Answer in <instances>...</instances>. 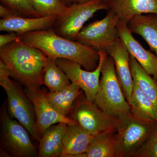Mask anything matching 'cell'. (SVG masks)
Listing matches in <instances>:
<instances>
[{
  "label": "cell",
  "mask_w": 157,
  "mask_h": 157,
  "mask_svg": "<svg viewBox=\"0 0 157 157\" xmlns=\"http://www.w3.org/2000/svg\"><path fill=\"white\" fill-rule=\"evenodd\" d=\"M25 44L38 48L49 57L64 59L78 63L85 70L92 71L98 67L99 51L90 46L57 34L52 27L20 35Z\"/></svg>",
  "instance_id": "6da1fadb"
},
{
  "label": "cell",
  "mask_w": 157,
  "mask_h": 157,
  "mask_svg": "<svg viewBox=\"0 0 157 157\" xmlns=\"http://www.w3.org/2000/svg\"><path fill=\"white\" fill-rule=\"evenodd\" d=\"M47 58L42 51L20 39L0 48V60L9 69L10 77L30 90L41 89Z\"/></svg>",
  "instance_id": "7a4b0ae2"
},
{
  "label": "cell",
  "mask_w": 157,
  "mask_h": 157,
  "mask_svg": "<svg viewBox=\"0 0 157 157\" xmlns=\"http://www.w3.org/2000/svg\"><path fill=\"white\" fill-rule=\"evenodd\" d=\"M10 77L9 69L0 60V85L7 94L9 114L18 121L34 139L39 141L33 104L21 84Z\"/></svg>",
  "instance_id": "3957f363"
},
{
  "label": "cell",
  "mask_w": 157,
  "mask_h": 157,
  "mask_svg": "<svg viewBox=\"0 0 157 157\" xmlns=\"http://www.w3.org/2000/svg\"><path fill=\"white\" fill-rule=\"evenodd\" d=\"M116 119L115 157H133L157 126L156 122L140 120L131 112Z\"/></svg>",
  "instance_id": "277c9868"
},
{
  "label": "cell",
  "mask_w": 157,
  "mask_h": 157,
  "mask_svg": "<svg viewBox=\"0 0 157 157\" xmlns=\"http://www.w3.org/2000/svg\"><path fill=\"white\" fill-rule=\"evenodd\" d=\"M101 76L94 103L107 115L113 118L131 112L116 73L114 62L108 55L101 70Z\"/></svg>",
  "instance_id": "5b68a950"
},
{
  "label": "cell",
  "mask_w": 157,
  "mask_h": 157,
  "mask_svg": "<svg viewBox=\"0 0 157 157\" xmlns=\"http://www.w3.org/2000/svg\"><path fill=\"white\" fill-rule=\"evenodd\" d=\"M1 123L2 152L15 157H33L38 155L29 133L18 121L12 119L5 107L1 112Z\"/></svg>",
  "instance_id": "8992f818"
},
{
  "label": "cell",
  "mask_w": 157,
  "mask_h": 157,
  "mask_svg": "<svg viewBox=\"0 0 157 157\" xmlns=\"http://www.w3.org/2000/svg\"><path fill=\"white\" fill-rule=\"evenodd\" d=\"M103 10L108 11L109 7L99 0L73 4L68 7L66 14L58 16L52 29L59 36L75 41L85 23L96 12Z\"/></svg>",
  "instance_id": "52a82bcc"
},
{
  "label": "cell",
  "mask_w": 157,
  "mask_h": 157,
  "mask_svg": "<svg viewBox=\"0 0 157 157\" xmlns=\"http://www.w3.org/2000/svg\"><path fill=\"white\" fill-rule=\"evenodd\" d=\"M119 20L114 12L108 10L104 18L83 27L75 41L108 54L119 38L117 29Z\"/></svg>",
  "instance_id": "ba28073f"
},
{
  "label": "cell",
  "mask_w": 157,
  "mask_h": 157,
  "mask_svg": "<svg viewBox=\"0 0 157 157\" xmlns=\"http://www.w3.org/2000/svg\"><path fill=\"white\" fill-rule=\"evenodd\" d=\"M68 117L94 136L102 132L116 131V119L106 114L94 102L88 101L83 93L75 101Z\"/></svg>",
  "instance_id": "9c48e42d"
},
{
  "label": "cell",
  "mask_w": 157,
  "mask_h": 157,
  "mask_svg": "<svg viewBox=\"0 0 157 157\" xmlns=\"http://www.w3.org/2000/svg\"><path fill=\"white\" fill-rule=\"evenodd\" d=\"M100 60L97 68L93 71L83 70L78 63L64 59H57L58 66L67 74L72 82L80 87L86 98L90 102H94L98 92L101 70L108 54L103 51H99Z\"/></svg>",
  "instance_id": "30bf717a"
},
{
  "label": "cell",
  "mask_w": 157,
  "mask_h": 157,
  "mask_svg": "<svg viewBox=\"0 0 157 157\" xmlns=\"http://www.w3.org/2000/svg\"><path fill=\"white\" fill-rule=\"evenodd\" d=\"M25 90L33 104L36 117L37 132L40 138L47 129L55 124L61 122L68 125L77 123L59 113L47 100L45 92L43 90L32 91L25 88Z\"/></svg>",
  "instance_id": "8fae6325"
},
{
  "label": "cell",
  "mask_w": 157,
  "mask_h": 157,
  "mask_svg": "<svg viewBox=\"0 0 157 157\" xmlns=\"http://www.w3.org/2000/svg\"><path fill=\"white\" fill-rule=\"evenodd\" d=\"M119 37L131 56L136 59L144 70L157 82V56L146 50L135 39L128 23L119 20L117 25Z\"/></svg>",
  "instance_id": "7c38bea8"
},
{
  "label": "cell",
  "mask_w": 157,
  "mask_h": 157,
  "mask_svg": "<svg viewBox=\"0 0 157 157\" xmlns=\"http://www.w3.org/2000/svg\"><path fill=\"white\" fill-rule=\"evenodd\" d=\"M108 55L113 59L117 76L128 102L133 91L134 80L130 66V54L120 38L109 49Z\"/></svg>",
  "instance_id": "4fadbf2b"
},
{
  "label": "cell",
  "mask_w": 157,
  "mask_h": 157,
  "mask_svg": "<svg viewBox=\"0 0 157 157\" xmlns=\"http://www.w3.org/2000/svg\"><path fill=\"white\" fill-rule=\"evenodd\" d=\"M57 15H48L40 17L13 16L0 20V31L14 32L21 35L29 32L42 30L52 27Z\"/></svg>",
  "instance_id": "5bb4252c"
},
{
  "label": "cell",
  "mask_w": 157,
  "mask_h": 157,
  "mask_svg": "<svg viewBox=\"0 0 157 157\" xmlns=\"http://www.w3.org/2000/svg\"><path fill=\"white\" fill-rule=\"evenodd\" d=\"M108 6L120 20L128 24L141 14L157 15V0H111Z\"/></svg>",
  "instance_id": "9a60e30c"
},
{
  "label": "cell",
  "mask_w": 157,
  "mask_h": 157,
  "mask_svg": "<svg viewBox=\"0 0 157 157\" xmlns=\"http://www.w3.org/2000/svg\"><path fill=\"white\" fill-rule=\"evenodd\" d=\"M94 136L78 123L68 125L63 139L62 157H81L92 143Z\"/></svg>",
  "instance_id": "2e32d148"
},
{
  "label": "cell",
  "mask_w": 157,
  "mask_h": 157,
  "mask_svg": "<svg viewBox=\"0 0 157 157\" xmlns=\"http://www.w3.org/2000/svg\"><path fill=\"white\" fill-rule=\"evenodd\" d=\"M68 124L61 122L49 127L39 140L38 156L39 157H61L63 139Z\"/></svg>",
  "instance_id": "e0dca14e"
},
{
  "label": "cell",
  "mask_w": 157,
  "mask_h": 157,
  "mask_svg": "<svg viewBox=\"0 0 157 157\" xmlns=\"http://www.w3.org/2000/svg\"><path fill=\"white\" fill-rule=\"evenodd\" d=\"M77 85L71 82L59 90L45 92V96L51 105L60 114L68 117L77 98L83 91Z\"/></svg>",
  "instance_id": "ac0fdd59"
},
{
  "label": "cell",
  "mask_w": 157,
  "mask_h": 157,
  "mask_svg": "<svg viewBox=\"0 0 157 157\" xmlns=\"http://www.w3.org/2000/svg\"><path fill=\"white\" fill-rule=\"evenodd\" d=\"M132 33L142 37L157 56V15L143 14L133 18L128 24Z\"/></svg>",
  "instance_id": "d6986e66"
},
{
  "label": "cell",
  "mask_w": 157,
  "mask_h": 157,
  "mask_svg": "<svg viewBox=\"0 0 157 157\" xmlns=\"http://www.w3.org/2000/svg\"><path fill=\"white\" fill-rule=\"evenodd\" d=\"M128 103L131 112L136 117L157 124V112L153 104L134 82L132 96Z\"/></svg>",
  "instance_id": "ffe728a7"
},
{
  "label": "cell",
  "mask_w": 157,
  "mask_h": 157,
  "mask_svg": "<svg viewBox=\"0 0 157 157\" xmlns=\"http://www.w3.org/2000/svg\"><path fill=\"white\" fill-rule=\"evenodd\" d=\"M130 66L134 82L151 101L157 112V82L131 55Z\"/></svg>",
  "instance_id": "44dd1931"
},
{
  "label": "cell",
  "mask_w": 157,
  "mask_h": 157,
  "mask_svg": "<svg viewBox=\"0 0 157 157\" xmlns=\"http://www.w3.org/2000/svg\"><path fill=\"white\" fill-rule=\"evenodd\" d=\"M116 131L102 132L94 136L87 150L81 157H115Z\"/></svg>",
  "instance_id": "7402d4cb"
},
{
  "label": "cell",
  "mask_w": 157,
  "mask_h": 157,
  "mask_svg": "<svg viewBox=\"0 0 157 157\" xmlns=\"http://www.w3.org/2000/svg\"><path fill=\"white\" fill-rule=\"evenodd\" d=\"M56 60L47 56L42 73V84L50 92L59 90L71 83L67 74L57 64Z\"/></svg>",
  "instance_id": "603a6c76"
},
{
  "label": "cell",
  "mask_w": 157,
  "mask_h": 157,
  "mask_svg": "<svg viewBox=\"0 0 157 157\" xmlns=\"http://www.w3.org/2000/svg\"><path fill=\"white\" fill-rule=\"evenodd\" d=\"M33 8L41 16H62L67 13L68 7L61 0H30Z\"/></svg>",
  "instance_id": "cb8c5ba5"
},
{
  "label": "cell",
  "mask_w": 157,
  "mask_h": 157,
  "mask_svg": "<svg viewBox=\"0 0 157 157\" xmlns=\"http://www.w3.org/2000/svg\"><path fill=\"white\" fill-rule=\"evenodd\" d=\"M3 5L20 16L26 17H40L33 8L30 0H1Z\"/></svg>",
  "instance_id": "d4e9b609"
},
{
  "label": "cell",
  "mask_w": 157,
  "mask_h": 157,
  "mask_svg": "<svg viewBox=\"0 0 157 157\" xmlns=\"http://www.w3.org/2000/svg\"><path fill=\"white\" fill-rule=\"evenodd\" d=\"M132 157H157V126Z\"/></svg>",
  "instance_id": "484cf974"
},
{
  "label": "cell",
  "mask_w": 157,
  "mask_h": 157,
  "mask_svg": "<svg viewBox=\"0 0 157 157\" xmlns=\"http://www.w3.org/2000/svg\"><path fill=\"white\" fill-rule=\"evenodd\" d=\"M20 39V35L14 32H9L8 34H2L0 35V48Z\"/></svg>",
  "instance_id": "4316f807"
},
{
  "label": "cell",
  "mask_w": 157,
  "mask_h": 157,
  "mask_svg": "<svg viewBox=\"0 0 157 157\" xmlns=\"http://www.w3.org/2000/svg\"><path fill=\"white\" fill-rule=\"evenodd\" d=\"M17 15H18L17 13L14 12L13 10L3 6L2 4L0 6V16L2 19L8 18V17L17 16Z\"/></svg>",
  "instance_id": "83f0119b"
},
{
  "label": "cell",
  "mask_w": 157,
  "mask_h": 157,
  "mask_svg": "<svg viewBox=\"0 0 157 157\" xmlns=\"http://www.w3.org/2000/svg\"><path fill=\"white\" fill-rule=\"evenodd\" d=\"M63 4L67 7H69L76 3L85 2L90 0H61Z\"/></svg>",
  "instance_id": "f1b7e54d"
},
{
  "label": "cell",
  "mask_w": 157,
  "mask_h": 157,
  "mask_svg": "<svg viewBox=\"0 0 157 157\" xmlns=\"http://www.w3.org/2000/svg\"><path fill=\"white\" fill-rule=\"evenodd\" d=\"M99 1H101V2L106 3L107 5H108V4L111 2V0H99Z\"/></svg>",
  "instance_id": "f546056e"
}]
</instances>
